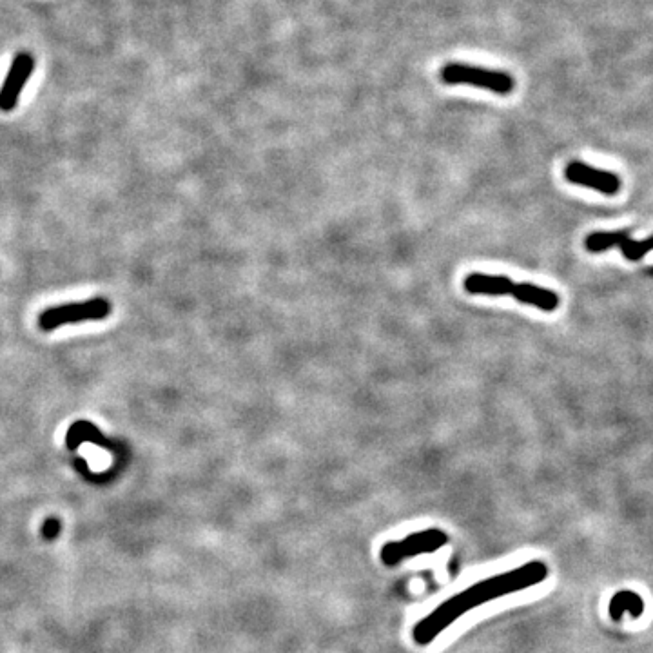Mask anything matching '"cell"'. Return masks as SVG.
<instances>
[{
	"instance_id": "cell-2",
	"label": "cell",
	"mask_w": 653,
	"mask_h": 653,
	"mask_svg": "<svg viewBox=\"0 0 653 653\" xmlns=\"http://www.w3.org/2000/svg\"><path fill=\"white\" fill-rule=\"evenodd\" d=\"M465 291L481 296H512L517 302L527 303L541 311L552 312L559 307V296L550 289L532 283L512 282L503 274L470 273L463 282Z\"/></svg>"
},
{
	"instance_id": "cell-3",
	"label": "cell",
	"mask_w": 653,
	"mask_h": 653,
	"mask_svg": "<svg viewBox=\"0 0 653 653\" xmlns=\"http://www.w3.org/2000/svg\"><path fill=\"white\" fill-rule=\"evenodd\" d=\"M450 537L439 528H429L414 532L400 541H389L381 546L380 559L385 566H396L416 556H425L438 552L443 546L449 545Z\"/></svg>"
},
{
	"instance_id": "cell-11",
	"label": "cell",
	"mask_w": 653,
	"mask_h": 653,
	"mask_svg": "<svg viewBox=\"0 0 653 653\" xmlns=\"http://www.w3.org/2000/svg\"><path fill=\"white\" fill-rule=\"evenodd\" d=\"M619 249H621V253H623L626 260L637 262V260H641L646 254L650 253V251H653V236L652 238H648V240H643V242H637V240H632L628 236L623 244L619 245Z\"/></svg>"
},
{
	"instance_id": "cell-7",
	"label": "cell",
	"mask_w": 653,
	"mask_h": 653,
	"mask_svg": "<svg viewBox=\"0 0 653 653\" xmlns=\"http://www.w3.org/2000/svg\"><path fill=\"white\" fill-rule=\"evenodd\" d=\"M565 178L570 184L576 186L590 187L603 195H617L621 189V180L619 176L595 169V167L586 166L583 162H570L565 167Z\"/></svg>"
},
{
	"instance_id": "cell-8",
	"label": "cell",
	"mask_w": 653,
	"mask_h": 653,
	"mask_svg": "<svg viewBox=\"0 0 653 653\" xmlns=\"http://www.w3.org/2000/svg\"><path fill=\"white\" fill-rule=\"evenodd\" d=\"M644 612V601L641 595L634 590H621L612 597L608 605V614L614 619L615 623L623 621L624 615H630L632 619L641 617Z\"/></svg>"
},
{
	"instance_id": "cell-12",
	"label": "cell",
	"mask_w": 653,
	"mask_h": 653,
	"mask_svg": "<svg viewBox=\"0 0 653 653\" xmlns=\"http://www.w3.org/2000/svg\"><path fill=\"white\" fill-rule=\"evenodd\" d=\"M59 532L60 521H57V519H48V521L44 523V527H42V534L48 537V539H53V537L59 536Z\"/></svg>"
},
{
	"instance_id": "cell-5",
	"label": "cell",
	"mask_w": 653,
	"mask_h": 653,
	"mask_svg": "<svg viewBox=\"0 0 653 653\" xmlns=\"http://www.w3.org/2000/svg\"><path fill=\"white\" fill-rule=\"evenodd\" d=\"M441 80L450 86L467 84L474 88L487 89L496 95H510L516 86V80L505 71L468 66V64H447L441 69Z\"/></svg>"
},
{
	"instance_id": "cell-6",
	"label": "cell",
	"mask_w": 653,
	"mask_h": 653,
	"mask_svg": "<svg viewBox=\"0 0 653 653\" xmlns=\"http://www.w3.org/2000/svg\"><path fill=\"white\" fill-rule=\"evenodd\" d=\"M33 69H35V59L31 57L30 53L22 51L19 55H15L6 80L0 88V111L10 113L17 108L24 86L33 75Z\"/></svg>"
},
{
	"instance_id": "cell-4",
	"label": "cell",
	"mask_w": 653,
	"mask_h": 653,
	"mask_svg": "<svg viewBox=\"0 0 653 653\" xmlns=\"http://www.w3.org/2000/svg\"><path fill=\"white\" fill-rule=\"evenodd\" d=\"M113 311L111 302L106 298H93L88 302L64 303L49 307L39 314V329L44 332L55 331L64 325L73 323L97 322L106 320Z\"/></svg>"
},
{
	"instance_id": "cell-10",
	"label": "cell",
	"mask_w": 653,
	"mask_h": 653,
	"mask_svg": "<svg viewBox=\"0 0 653 653\" xmlns=\"http://www.w3.org/2000/svg\"><path fill=\"white\" fill-rule=\"evenodd\" d=\"M82 441H91V443H97V445L106 443V439L102 438V434L88 421H78L77 425H73L68 432L69 449H75Z\"/></svg>"
},
{
	"instance_id": "cell-9",
	"label": "cell",
	"mask_w": 653,
	"mask_h": 653,
	"mask_svg": "<svg viewBox=\"0 0 653 653\" xmlns=\"http://www.w3.org/2000/svg\"><path fill=\"white\" fill-rule=\"evenodd\" d=\"M630 234L626 231H615V233H594L586 238V249L590 253H605L612 247H619Z\"/></svg>"
},
{
	"instance_id": "cell-1",
	"label": "cell",
	"mask_w": 653,
	"mask_h": 653,
	"mask_svg": "<svg viewBox=\"0 0 653 653\" xmlns=\"http://www.w3.org/2000/svg\"><path fill=\"white\" fill-rule=\"evenodd\" d=\"M548 577V566L543 561H528L498 576L487 577L476 585L468 586L463 592L452 595L447 601L425 615L414 626L412 637L421 646L434 643L439 635L458 621L459 617L472 612L478 606L501 599L505 595L516 594L532 586L541 585Z\"/></svg>"
}]
</instances>
